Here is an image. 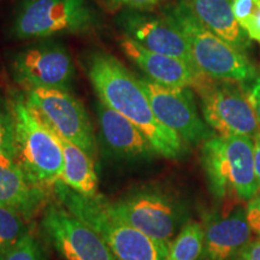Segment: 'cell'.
Instances as JSON below:
<instances>
[{
    "label": "cell",
    "mask_w": 260,
    "mask_h": 260,
    "mask_svg": "<svg viewBox=\"0 0 260 260\" xmlns=\"http://www.w3.org/2000/svg\"><path fill=\"white\" fill-rule=\"evenodd\" d=\"M86 71L100 102L139 128L155 153L168 159L183 154L184 142L158 121L140 79L121 60L106 52H93L87 57Z\"/></svg>",
    "instance_id": "6da1fadb"
},
{
    "label": "cell",
    "mask_w": 260,
    "mask_h": 260,
    "mask_svg": "<svg viewBox=\"0 0 260 260\" xmlns=\"http://www.w3.org/2000/svg\"><path fill=\"white\" fill-rule=\"evenodd\" d=\"M61 206L88 225L110 247L118 260H164L165 253L151 237L115 216L102 195L88 198L61 182L54 186Z\"/></svg>",
    "instance_id": "7a4b0ae2"
},
{
    "label": "cell",
    "mask_w": 260,
    "mask_h": 260,
    "mask_svg": "<svg viewBox=\"0 0 260 260\" xmlns=\"http://www.w3.org/2000/svg\"><path fill=\"white\" fill-rule=\"evenodd\" d=\"M161 15L181 29L189 44L195 67L206 77L247 84L258 76L248 56L205 27L184 0L167 5Z\"/></svg>",
    "instance_id": "3957f363"
},
{
    "label": "cell",
    "mask_w": 260,
    "mask_h": 260,
    "mask_svg": "<svg viewBox=\"0 0 260 260\" xmlns=\"http://www.w3.org/2000/svg\"><path fill=\"white\" fill-rule=\"evenodd\" d=\"M10 105L15 122L16 158L32 178L53 189L64 168L59 136L29 105L25 95L16 94Z\"/></svg>",
    "instance_id": "277c9868"
},
{
    "label": "cell",
    "mask_w": 260,
    "mask_h": 260,
    "mask_svg": "<svg viewBox=\"0 0 260 260\" xmlns=\"http://www.w3.org/2000/svg\"><path fill=\"white\" fill-rule=\"evenodd\" d=\"M254 141L248 136H212L201 148V162L209 188L218 199L235 194L249 201L258 193Z\"/></svg>",
    "instance_id": "5b68a950"
},
{
    "label": "cell",
    "mask_w": 260,
    "mask_h": 260,
    "mask_svg": "<svg viewBox=\"0 0 260 260\" xmlns=\"http://www.w3.org/2000/svg\"><path fill=\"white\" fill-rule=\"evenodd\" d=\"M100 27V15L89 0H23L16 9L11 32L17 40H41L88 34Z\"/></svg>",
    "instance_id": "8992f818"
},
{
    "label": "cell",
    "mask_w": 260,
    "mask_h": 260,
    "mask_svg": "<svg viewBox=\"0 0 260 260\" xmlns=\"http://www.w3.org/2000/svg\"><path fill=\"white\" fill-rule=\"evenodd\" d=\"M107 204L115 216L151 237L165 256L172 240L184 225V212L180 205L159 190L133 191Z\"/></svg>",
    "instance_id": "52a82bcc"
},
{
    "label": "cell",
    "mask_w": 260,
    "mask_h": 260,
    "mask_svg": "<svg viewBox=\"0 0 260 260\" xmlns=\"http://www.w3.org/2000/svg\"><path fill=\"white\" fill-rule=\"evenodd\" d=\"M10 71L16 83L25 89L70 90L76 68L69 48L63 42L41 39L15 52Z\"/></svg>",
    "instance_id": "ba28073f"
},
{
    "label": "cell",
    "mask_w": 260,
    "mask_h": 260,
    "mask_svg": "<svg viewBox=\"0 0 260 260\" xmlns=\"http://www.w3.org/2000/svg\"><path fill=\"white\" fill-rule=\"evenodd\" d=\"M201 99L204 121L220 136L254 139L260 125L241 84L205 77L195 87Z\"/></svg>",
    "instance_id": "9c48e42d"
},
{
    "label": "cell",
    "mask_w": 260,
    "mask_h": 260,
    "mask_svg": "<svg viewBox=\"0 0 260 260\" xmlns=\"http://www.w3.org/2000/svg\"><path fill=\"white\" fill-rule=\"evenodd\" d=\"M25 98L58 135L95 157L96 140L92 122L83 104L70 90L28 89Z\"/></svg>",
    "instance_id": "30bf717a"
},
{
    "label": "cell",
    "mask_w": 260,
    "mask_h": 260,
    "mask_svg": "<svg viewBox=\"0 0 260 260\" xmlns=\"http://www.w3.org/2000/svg\"><path fill=\"white\" fill-rule=\"evenodd\" d=\"M140 83L158 121L180 136L184 144H204L214 136L199 115L190 87H167L147 77H141Z\"/></svg>",
    "instance_id": "8fae6325"
},
{
    "label": "cell",
    "mask_w": 260,
    "mask_h": 260,
    "mask_svg": "<svg viewBox=\"0 0 260 260\" xmlns=\"http://www.w3.org/2000/svg\"><path fill=\"white\" fill-rule=\"evenodd\" d=\"M42 229L67 260H118L102 237L60 205L47 207Z\"/></svg>",
    "instance_id": "7c38bea8"
},
{
    "label": "cell",
    "mask_w": 260,
    "mask_h": 260,
    "mask_svg": "<svg viewBox=\"0 0 260 260\" xmlns=\"http://www.w3.org/2000/svg\"><path fill=\"white\" fill-rule=\"evenodd\" d=\"M118 25L123 37L132 39L147 50L178 58L197 68L186 37L170 18L147 11L125 10L119 12Z\"/></svg>",
    "instance_id": "4fadbf2b"
},
{
    "label": "cell",
    "mask_w": 260,
    "mask_h": 260,
    "mask_svg": "<svg viewBox=\"0 0 260 260\" xmlns=\"http://www.w3.org/2000/svg\"><path fill=\"white\" fill-rule=\"evenodd\" d=\"M48 189L29 175L16 154L0 155V206L29 220L45 209Z\"/></svg>",
    "instance_id": "5bb4252c"
},
{
    "label": "cell",
    "mask_w": 260,
    "mask_h": 260,
    "mask_svg": "<svg viewBox=\"0 0 260 260\" xmlns=\"http://www.w3.org/2000/svg\"><path fill=\"white\" fill-rule=\"evenodd\" d=\"M119 45L125 56L144 71L147 79L162 86L195 88L206 77L186 61L149 51L126 37H122Z\"/></svg>",
    "instance_id": "9a60e30c"
},
{
    "label": "cell",
    "mask_w": 260,
    "mask_h": 260,
    "mask_svg": "<svg viewBox=\"0 0 260 260\" xmlns=\"http://www.w3.org/2000/svg\"><path fill=\"white\" fill-rule=\"evenodd\" d=\"M252 234L245 207H236L226 216L212 217L205 224L199 260H234L251 241Z\"/></svg>",
    "instance_id": "2e32d148"
},
{
    "label": "cell",
    "mask_w": 260,
    "mask_h": 260,
    "mask_svg": "<svg viewBox=\"0 0 260 260\" xmlns=\"http://www.w3.org/2000/svg\"><path fill=\"white\" fill-rule=\"evenodd\" d=\"M96 117L104 144L113 155L122 159H144L155 153L139 128L100 100L96 103Z\"/></svg>",
    "instance_id": "e0dca14e"
},
{
    "label": "cell",
    "mask_w": 260,
    "mask_h": 260,
    "mask_svg": "<svg viewBox=\"0 0 260 260\" xmlns=\"http://www.w3.org/2000/svg\"><path fill=\"white\" fill-rule=\"evenodd\" d=\"M234 0H184L193 15L207 29L248 56L252 40L237 23L233 11Z\"/></svg>",
    "instance_id": "ac0fdd59"
},
{
    "label": "cell",
    "mask_w": 260,
    "mask_h": 260,
    "mask_svg": "<svg viewBox=\"0 0 260 260\" xmlns=\"http://www.w3.org/2000/svg\"><path fill=\"white\" fill-rule=\"evenodd\" d=\"M59 139L64 154V168L59 182L84 197H98L99 180L94 158L61 136Z\"/></svg>",
    "instance_id": "d6986e66"
},
{
    "label": "cell",
    "mask_w": 260,
    "mask_h": 260,
    "mask_svg": "<svg viewBox=\"0 0 260 260\" xmlns=\"http://www.w3.org/2000/svg\"><path fill=\"white\" fill-rule=\"evenodd\" d=\"M204 246V228L188 222L172 240L164 260H199Z\"/></svg>",
    "instance_id": "ffe728a7"
},
{
    "label": "cell",
    "mask_w": 260,
    "mask_h": 260,
    "mask_svg": "<svg viewBox=\"0 0 260 260\" xmlns=\"http://www.w3.org/2000/svg\"><path fill=\"white\" fill-rule=\"evenodd\" d=\"M27 220L15 211L0 206V260L29 232Z\"/></svg>",
    "instance_id": "44dd1931"
},
{
    "label": "cell",
    "mask_w": 260,
    "mask_h": 260,
    "mask_svg": "<svg viewBox=\"0 0 260 260\" xmlns=\"http://www.w3.org/2000/svg\"><path fill=\"white\" fill-rule=\"evenodd\" d=\"M233 11L242 30L260 45V0H234Z\"/></svg>",
    "instance_id": "7402d4cb"
},
{
    "label": "cell",
    "mask_w": 260,
    "mask_h": 260,
    "mask_svg": "<svg viewBox=\"0 0 260 260\" xmlns=\"http://www.w3.org/2000/svg\"><path fill=\"white\" fill-rule=\"evenodd\" d=\"M16 154L15 122L10 103L0 98V155Z\"/></svg>",
    "instance_id": "603a6c76"
},
{
    "label": "cell",
    "mask_w": 260,
    "mask_h": 260,
    "mask_svg": "<svg viewBox=\"0 0 260 260\" xmlns=\"http://www.w3.org/2000/svg\"><path fill=\"white\" fill-rule=\"evenodd\" d=\"M4 260H45L40 242L30 230L19 240Z\"/></svg>",
    "instance_id": "cb8c5ba5"
},
{
    "label": "cell",
    "mask_w": 260,
    "mask_h": 260,
    "mask_svg": "<svg viewBox=\"0 0 260 260\" xmlns=\"http://www.w3.org/2000/svg\"><path fill=\"white\" fill-rule=\"evenodd\" d=\"M104 8L111 12H122L125 10L132 11H152L164 4L167 0H99Z\"/></svg>",
    "instance_id": "d4e9b609"
},
{
    "label": "cell",
    "mask_w": 260,
    "mask_h": 260,
    "mask_svg": "<svg viewBox=\"0 0 260 260\" xmlns=\"http://www.w3.org/2000/svg\"><path fill=\"white\" fill-rule=\"evenodd\" d=\"M246 214L252 233L260 237V189L247 204Z\"/></svg>",
    "instance_id": "484cf974"
},
{
    "label": "cell",
    "mask_w": 260,
    "mask_h": 260,
    "mask_svg": "<svg viewBox=\"0 0 260 260\" xmlns=\"http://www.w3.org/2000/svg\"><path fill=\"white\" fill-rule=\"evenodd\" d=\"M245 93L249 103H251L252 109L260 125V76H256L254 80L249 82V87L245 90Z\"/></svg>",
    "instance_id": "4316f807"
},
{
    "label": "cell",
    "mask_w": 260,
    "mask_h": 260,
    "mask_svg": "<svg viewBox=\"0 0 260 260\" xmlns=\"http://www.w3.org/2000/svg\"><path fill=\"white\" fill-rule=\"evenodd\" d=\"M234 260H260V237L251 240L237 253Z\"/></svg>",
    "instance_id": "83f0119b"
},
{
    "label": "cell",
    "mask_w": 260,
    "mask_h": 260,
    "mask_svg": "<svg viewBox=\"0 0 260 260\" xmlns=\"http://www.w3.org/2000/svg\"><path fill=\"white\" fill-rule=\"evenodd\" d=\"M254 141V171H255V178L256 184H258V190L260 189V133L253 139Z\"/></svg>",
    "instance_id": "f1b7e54d"
}]
</instances>
